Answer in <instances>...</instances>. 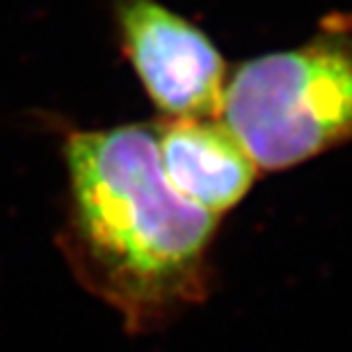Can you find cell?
<instances>
[{
	"label": "cell",
	"instance_id": "1",
	"mask_svg": "<svg viewBox=\"0 0 352 352\" xmlns=\"http://www.w3.org/2000/svg\"><path fill=\"white\" fill-rule=\"evenodd\" d=\"M72 234L89 284L149 327L208 291L220 217L188 201L160 163L156 126L76 133L67 144Z\"/></svg>",
	"mask_w": 352,
	"mask_h": 352
},
{
	"label": "cell",
	"instance_id": "2",
	"mask_svg": "<svg viewBox=\"0 0 352 352\" xmlns=\"http://www.w3.org/2000/svg\"><path fill=\"white\" fill-rule=\"evenodd\" d=\"M222 119L258 170H288L352 142V37L325 32L305 46L236 69Z\"/></svg>",
	"mask_w": 352,
	"mask_h": 352
},
{
	"label": "cell",
	"instance_id": "3",
	"mask_svg": "<svg viewBox=\"0 0 352 352\" xmlns=\"http://www.w3.org/2000/svg\"><path fill=\"white\" fill-rule=\"evenodd\" d=\"M119 28L126 55L160 112L222 117L227 67L199 28L156 0H124Z\"/></svg>",
	"mask_w": 352,
	"mask_h": 352
},
{
	"label": "cell",
	"instance_id": "4",
	"mask_svg": "<svg viewBox=\"0 0 352 352\" xmlns=\"http://www.w3.org/2000/svg\"><path fill=\"white\" fill-rule=\"evenodd\" d=\"M158 151L172 186L220 217L243 201L258 167L236 133L217 117H170L156 124Z\"/></svg>",
	"mask_w": 352,
	"mask_h": 352
}]
</instances>
